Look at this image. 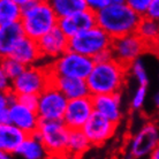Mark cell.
<instances>
[{
    "label": "cell",
    "instance_id": "3",
    "mask_svg": "<svg viewBox=\"0 0 159 159\" xmlns=\"http://www.w3.org/2000/svg\"><path fill=\"white\" fill-rule=\"evenodd\" d=\"M59 17L48 1L30 0L22 5L21 23L25 36L38 40L39 38L58 27Z\"/></svg>",
    "mask_w": 159,
    "mask_h": 159
},
{
    "label": "cell",
    "instance_id": "27",
    "mask_svg": "<svg viewBox=\"0 0 159 159\" xmlns=\"http://www.w3.org/2000/svg\"><path fill=\"white\" fill-rule=\"evenodd\" d=\"M128 70L130 72L131 76L137 81L139 85H148L149 84V75L144 62L141 59L135 60L131 65L128 66Z\"/></svg>",
    "mask_w": 159,
    "mask_h": 159
},
{
    "label": "cell",
    "instance_id": "42",
    "mask_svg": "<svg viewBox=\"0 0 159 159\" xmlns=\"http://www.w3.org/2000/svg\"><path fill=\"white\" fill-rule=\"evenodd\" d=\"M158 80H159V69H158Z\"/></svg>",
    "mask_w": 159,
    "mask_h": 159
},
{
    "label": "cell",
    "instance_id": "33",
    "mask_svg": "<svg viewBox=\"0 0 159 159\" xmlns=\"http://www.w3.org/2000/svg\"><path fill=\"white\" fill-rule=\"evenodd\" d=\"M112 59H114L112 48H106V50L99 52L97 56L93 57L95 62H104V61H110V60H112Z\"/></svg>",
    "mask_w": 159,
    "mask_h": 159
},
{
    "label": "cell",
    "instance_id": "25",
    "mask_svg": "<svg viewBox=\"0 0 159 159\" xmlns=\"http://www.w3.org/2000/svg\"><path fill=\"white\" fill-rule=\"evenodd\" d=\"M22 6L14 0H0V24L21 21Z\"/></svg>",
    "mask_w": 159,
    "mask_h": 159
},
{
    "label": "cell",
    "instance_id": "35",
    "mask_svg": "<svg viewBox=\"0 0 159 159\" xmlns=\"http://www.w3.org/2000/svg\"><path fill=\"white\" fill-rule=\"evenodd\" d=\"M9 122V107H0V123Z\"/></svg>",
    "mask_w": 159,
    "mask_h": 159
},
{
    "label": "cell",
    "instance_id": "9",
    "mask_svg": "<svg viewBox=\"0 0 159 159\" xmlns=\"http://www.w3.org/2000/svg\"><path fill=\"white\" fill-rule=\"evenodd\" d=\"M111 48L114 59L128 67L135 60L139 59V57L147 51L149 46L137 32H133L114 38Z\"/></svg>",
    "mask_w": 159,
    "mask_h": 159
},
{
    "label": "cell",
    "instance_id": "24",
    "mask_svg": "<svg viewBox=\"0 0 159 159\" xmlns=\"http://www.w3.org/2000/svg\"><path fill=\"white\" fill-rule=\"evenodd\" d=\"M137 34L141 38L148 44V46L150 48V45L159 44V22L155 21L148 17L143 16L142 20L139 24L137 28Z\"/></svg>",
    "mask_w": 159,
    "mask_h": 159
},
{
    "label": "cell",
    "instance_id": "21",
    "mask_svg": "<svg viewBox=\"0 0 159 159\" xmlns=\"http://www.w3.org/2000/svg\"><path fill=\"white\" fill-rule=\"evenodd\" d=\"M15 156L23 159H44L48 156L46 148L44 147L43 142L40 139V135L38 130L29 134L19 149L16 150Z\"/></svg>",
    "mask_w": 159,
    "mask_h": 159
},
{
    "label": "cell",
    "instance_id": "39",
    "mask_svg": "<svg viewBox=\"0 0 159 159\" xmlns=\"http://www.w3.org/2000/svg\"><path fill=\"white\" fill-rule=\"evenodd\" d=\"M110 4H125L126 0H108Z\"/></svg>",
    "mask_w": 159,
    "mask_h": 159
},
{
    "label": "cell",
    "instance_id": "31",
    "mask_svg": "<svg viewBox=\"0 0 159 159\" xmlns=\"http://www.w3.org/2000/svg\"><path fill=\"white\" fill-rule=\"evenodd\" d=\"M85 2H87L88 9L92 11L96 14L110 5L108 0H85Z\"/></svg>",
    "mask_w": 159,
    "mask_h": 159
},
{
    "label": "cell",
    "instance_id": "17",
    "mask_svg": "<svg viewBox=\"0 0 159 159\" xmlns=\"http://www.w3.org/2000/svg\"><path fill=\"white\" fill-rule=\"evenodd\" d=\"M50 75H51V84L58 88L68 99H75V98H81L85 96H91L89 91L87 80L54 75V74H50Z\"/></svg>",
    "mask_w": 159,
    "mask_h": 159
},
{
    "label": "cell",
    "instance_id": "5",
    "mask_svg": "<svg viewBox=\"0 0 159 159\" xmlns=\"http://www.w3.org/2000/svg\"><path fill=\"white\" fill-rule=\"evenodd\" d=\"M95 66L91 57L81 54L79 52L67 50L59 58L52 60L48 66L50 74L87 80Z\"/></svg>",
    "mask_w": 159,
    "mask_h": 159
},
{
    "label": "cell",
    "instance_id": "41",
    "mask_svg": "<svg viewBox=\"0 0 159 159\" xmlns=\"http://www.w3.org/2000/svg\"><path fill=\"white\" fill-rule=\"evenodd\" d=\"M37 1H50V0H37Z\"/></svg>",
    "mask_w": 159,
    "mask_h": 159
},
{
    "label": "cell",
    "instance_id": "30",
    "mask_svg": "<svg viewBox=\"0 0 159 159\" xmlns=\"http://www.w3.org/2000/svg\"><path fill=\"white\" fill-rule=\"evenodd\" d=\"M17 102L25 105L27 107L37 111L39 104V95L37 93H21L17 95Z\"/></svg>",
    "mask_w": 159,
    "mask_h": 159
},
{
    "label": "cell",
    "instance_id": "15",
    "mask_svg": "<svg viewBox=\"0 0 159 159\" xmlns=\"http://www.w3.org/2000/svg\"><path fill=\"white\" fill-rule=\"evenodd\" d=\"M40 116L37 111L27 107L16 100L9 106V122L21 128L27 134H32L38 129Z\"/></svg>",
    "mask_w": 159,
    "mask_h": 159
},
{
    "label": "cell",
    "instance_id": "16",
    "mask_svg": "<svg viewBox=\"0 0 159 159\" xmlns=\"http://www.w3.org/2000/svg\"><path fill=\"white\" fill-rule=\"evenodd\" d=\"M91 97L95 111L119 125L123 116L121 106V92L93 95Z\"/></svg>",
    "mask_w": 159,
    "mask_h": 159
},
{
    "label": "cell",
    "instance_id": "40",
    "mask_svg": "<svg viewBox=\"0 0 159 159\" xmlns=\"http://www.w3.org/2000/svg\"><path fill=\"white\" fill-rule=\"evenodd\" d=\"M14 1H15V2H17L19 5H21V6H22V5L27 4L28 1H30V0H14Z\"/></svg>",
    "mask_w": 159,
    "mask_h": 159
},
{
    "label": "cell",
    "instance_id": "7",
    "mask_svg": "<svg viewBox=\"0 0 159 159\" xmlns=\"http://www.w3.org/2000/svg\"><path fill=\"white\" fill-rule=\"evenodd\" d=\"M159 144V125L153 121L145 122L131 136L126 144V156L129 158L150 157Z\"/></svg>",
    "mask_w": 159,
    "mask_h": 159
},
{
    "label": "cell",
    "instance_id": "2",
    "mask_svg": "<svg viewBox=\"0 0 159 159\" xmlns=\"http://www.w3.org/2000/svg\"><path fill=\"white\" fill-rule=\"evenodd\" d=\"M97 25L114 39L137 31L142 16L125 4H110L97 14Z\"/></svg>",
    "mask_w": 159,
    "mask_h": 159
},
{
    "label": "cell",
    "instance_id": "23",
    "mask_svg": "<svg viewBox=\"0 0 159 159\" xmlns=\"http://www.w3.org/2000/svg\"><path fill=\"white\" fill-rule=\"evenodd\" d=\"M48 2L59 19L70 16L88 8L85 0H50Z\"/></svg>",
    "mask_w": 159,
    "mask_h": 159
},
{
    "label": "cell",
    "instance_id": "14",
    "mask_svg": "<svg viewBox=\"0 0 159 159\" xmlns=\"http://www.w3.org/2000/svg\"><path fill=\"white\" fill-rule=\"evenodd\" d=\"M97 25V15L90 9H84L82 12L75 13L70 16L59 19V27L68 38Z\"/></svg>",
    "mask_w": 159,
    "mask_h": 159
},
{
    "label": "cell",
    "instance_id": "11",
    "mask_svg": "<svg viewBox=\"0 0 159 159\" xmlns=\"http://www.w3.org/2000/svg\"><path fill=\"white\" fill-rule=\"evenodd\" d=\"M116 127L118 123L95 111L82 129L93 147H100L113 137Z\"/></svg>",
    "mask_w": 159,
    "mask_h": 159
},
{
    "label": "cell",
    "instance_id": "34",
    "mask_svg": "<svg viewBox=\"0 0 159 159\" xmlns=\"http://www.w3.org/2000/svg\"><path fill=\"white\" fill-rule=\"evenodd\" d=\"M13 81L8 77L4 72L0 70V89L1 91H9L12 90Z\"/></svg>",
    "mask_w": 159,
    "mask_h": 159
},
{
    "label": "cell",
    "instance_id": "1",
    "mask_svg": "<svg viewBox=\"0 0 159 159\" xmlns=\"http://www.w3.org/2000/svg\"><path fill=\"white\" fill-rule=\"evenodd\" d=\"M128 67L112 59L104 62H95L87 82L90 95L118 93L126 85Z\"/></svg>",
    "mask_w": 159,
    "mask_h": 159
},
{
    "label": "cell",
    "instance_id": "26",
    "mask_svg": "<svg viewBox=\"0 0 159 159\" xmlns=\"http://www.w3.org/2000/svg\"><path fill=\"white\" fill-rule=\"evenodd\" d=\"M24 66L22 62H20L19 60H16L15 58L8 56V57H2L1 59V72H4L6 75L12 80H15L17 76L21 75V73L24 70Z\"/></svg>",
    "mask_w": 159,
    "mask_h": 159
},
{
    "label": "cell",
    "instance_id": "6",
    "mask_svg": "<svg viewBox=\"0 0 159 159\" xmlns=\"http://www.w3.org/2000/svg\"><path fill=\"white\" fill-rule=\"evenodd\" d=\"M112 38L99 25H95L69 38V50L93 58L99 52L111 48Z\"/></svg>",
    "mask_w": 159,
    "mask_h": 159
},
{
    "label": "cell",
    "instance_id": "18",
    "mask_svg": "<svg viewBox=\"0 0 159 159\" xmlns=\"http://www.w3.org/2000/svg\"><path fill=\"white\" fill-rule=\"evenodd\" d=\"M24 36H25V34H24V29L21 21L7 24H0V54H1V58L11 56L13 50L15 48V46Z\"/></svg>",
    "mask_w": 159,
    "mask_h": 159
},
{
    "label": "cell",
    "instance_id": "8",
    "mask_svg": "<svg viewBox=\"0 0 159 159\" xmlns=\"http://www.w3.org/2000/svg\"><path fill=\"white\" fill-rule=\"evenodd\" d=\"M50 84H51V75L48 68L31 65V66H25L21 75L13 80L12 90L16 95L21 93L39 95Z\"/></svg>",
    "mask_w": 159,
    "mask_h": 159
},
{
    "label": "cell",
    "instance_id": "37",
    "mask_svg": "<svg viewBox=\"0 0 159 159\" xmlns=\"http://www.w3.org/2000/svg\"><path fill=\"white\" fill-rule=\"evenodd\" d=\"M150 158L152 159H159V144L156 147V149L153 150V152L151 153V156H150Z\"/></svg>",
    "mask_w": 159,
    "mask_h": 159
},
{
    "label": "cell",
    "instance_id": "28",
    "mask_svg": "<svg viewBox=\"0 0 159 159\" xmlns=\"http://www.w3.org/2000/svg\"><path fill=\"white\" fill-rule=\"evenodd\" d=\"M148 96V85H139L136 88L130 99V108L133 111H139L144 106Z\"/></svg>",
    "mask_w": 159,
    "mask_h": 159
},
{
    "label": "cell",
    "instance_id": "20",
    "mask_svg": "<svg viewBox=\"0 0 159 159\" xmlns=\"http://www.w3.org/2000/svg\"><path fill=\"white\" fill-rule=\"evenodd\" d=\"M11 57L15 58L24 66H31L43 59L38 42L28 36H24L13 50Z\"/></svg>",
    "mask_w": 159,
    "mask_h": 159
},
{
    "label": "cell",
    "instance_id": "19",
    "mask_svg": "<svg viewBox=\"0 0 159 159\" xmlns=\"http://www.w3.org/2000/svg\"><path fill=\"white\" fill-rule=\"evenodd\" d=\"M28 135L24 130L11 122L0 123V150L15 156L16 150Z\"/></svg>",
    "mask_w": 159,
    "mask_h": 159
},
{
    "label": "cell",
    "instance_id": "10",
    "mask_svg": "<svg viewBox=\"0 0 159 159\" xmlns=\"http://www.w3.org/2000/svg\"><path fill=\"white\" fill-rule=\"evenodd\" d=\"M67 97L53 84H50L39 93L37 113L40 119L62 120L68 105Z\"/></svg>",
    "mask_w": 159,
    "mask_h": 159
},
{
    "label": "cell",
    "instance_id": "36",
    "mask_svg": "<svg viewBox=\"0 0 159 159\" xmlns=\"http://www.w3.org/2000/svg\"><path fill=\"white\" fill-rule=\"evenodd\" d=\"M12 153H9L7 151H4V150H0V158L1 159H8L12 157Z\"/></svg>",
    "mask_w": 159,
    "mask_h": 159
},
{
    "label": "cell",
    "instance_id": "38",
    "mask_svg": "<svg viewBox=\"0 0 159 159\" xmlns=\"http://www.w3.org/2000/svg\"><path fill=\"white\" fill-rule=\"evenodd\" d=\"M153 103H155V106H156V110L159 112V92H157L153 97Z\"/></svg>",
    "mask_w": 159,
    "mask_h": 159
},
{
    "label": "cell",
    "instance_id": "4",
    "mask_svg": "<svg viewBox=\"0 0 159 159\" xmlns=\"http://www.w3.org/2000/svg\"><path fill=\"white\" fill-rule=\"evenodd\" d=\"M37 130L50 157H67L70 128L62 120L40 119Z\"/></svg>",
    "mask_w": 159,
    "mask_h": 159
},
{
    "label": "cell",
    "instance_id": "32",
    "mask_svg": "<svg viewBox=\"0 0 159 159\" xmlns=\"http://www.w3.org/2000/svg\"><path fill=\"white\" fill-rule=\"evenodd\" d=\"M145 16L159 22V0H152V2L150 5V7H149V9H148V13Z\"/></svg>",
    "mask_w": 159,
    "mask_h": 159
},
{
    "label": "cell",
    "instance_id": "12",
    "mask_svg": "<svg viewBox=\"0 0 159 159\" xmlns=\"http://www.w3.org/2000/svg\"><path fill=\"white\" fill-rule=\"evenodd\" d=\"M93 112L95 107L91 96L69 99L62 121L70 129H82Z\"/></svg>",
    "mask_w": 159,
    "mask_h": 159
},
{
    "label": "cell",
    "instance_id": "13",
    "mask_svg": "<svg viewBox=\"0 0 159 159\" xmlns=\"http://www.w3.org/2000/svg\"><path fill=\"white\" fill-rule=\"evenodd\" d=\"M37 42L43 59L54 60L69 50V38L59 27L53 28Z\"/></svg>",
    "mask_w": 159,
    "mask_h": 159
},
{
    "label": "cell",
    "instance_id": "22",
    "mask_svg": "<svg viewBox=\"0 0 159 159\" xmlns=\"http://www.w3.org/2000/svg\"><path fill=\"white\" fill-rule=\"evenodd\" d=\"M92 144L83 129H70L67 147V157L79 158L89 151Z\"/></svg>",
    "mask_w": 159,
    "mask_h": 159
},
{
    "label": "cell",
    "instance_id": "29",
    "mask_svg": "<svg viewBox=\"0 0 159 159\" xmlns=\"http://www.w3.org/2000/svg\"><path fill=\"white\" fill-rule=\"evenodd\" d=\"M152 0H126V4L142 17L147 15Z\"/></svg>",
    "mask_w": 159,
    "mask_h": 159
}]
</instances>
